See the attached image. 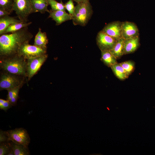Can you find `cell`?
Segmentation results:
<instances>
[{
  "mask_svg": "<svg viewBox=\"0 0 155 155\" xmlns=\"http://www.w3.org/2000/svg\"><path fill=\"white\" fill-rule=\"evenodd\" d=\"M140 45L139 36L124 39V55L134 52L138 48Z\"/></svg>",
  "mask_w": 155,
  "mask_h": 155,
  "instance_id": "cell-13",
  "label": "cell"
},
{
  "mask_svg": "<svg viewBox=\"0 0 155 155\" xmlns=\"http://www.w3.org/2000/svg\"><path fill=\"white\" fill-rule=\"evenodd\" d=\"M33 36L28 27L14 32L3 34L0 36V54L7 56L17 54L21 46L29 42Z\"/></svg>",
  "mask_w": 155,
  "mask_h": 155,
  "instance_id": "cell-1",
  "label": "cell"
},
{
  "mask_svg": "<svg viewBox=\"0 0 155 155\" xmlns=\"http://www.w3.org/2000/svg\"><path fill=\"white\" fill-rule=\"evenodd\" d=\"M9 138L7 135L2 130L0 131V143L9 141Z\"/></svg>",
  "mask_w": 155,
  "mask_h": 155,
  "instance_id": "cell-29",
  "label": "cell"
},
{
  "mask_svg": "<svg viewBox=\"0 0 155 155\" xmlns=\"http://www.w3.org/2000/svg\"><path fill=\"white\" fill-rule=\"evenodd\" d=\"M101 60L105 65L110 67L118 63L117 59L110 51H101Z\"/></svg>",
  "mask_w": 155,
  "mask_h": 155,
  "instance_id": "cell-17",
  "label": "cell"
},
{
  "mask_svg": "<svg viewBox=\"0 0 155 155\" xmlns=\"http://www.w3.org/2000/svg\"><path fill=\"white\" fill-rule=\"evenodd\" d=\"M11 148V141L0 143V155H7Z\"/></svg>",
  "mask_w": 155,
  "mask_h": 155,
  "instance_id": "cell-26",
  "label": "cell"
},
{
  "mask_svg": "<svg viewBox=\"0 0 155 155\" xmlns=\"http://www.w3.org/2000/svg\"><path fill=\"white\" fill-rule=\"evenodd\" d=\"M23 22L19 19L7 16L0 18V35L3 34L10 25L15 23Z\"/></svg>",
  "mask_w": 155,
  "mask_h": 155,
  "instance_id": "cell-14",
  "label": "cell"
},
{
  "mask_svg": "<svg viewBox=\"0 0 155 155\" xmlns=\"http://www.w3.org/2000/svg\"><path fill=\"white\" fill-rule=\"evenodd\" d=\"M124 39L122 38L117 40L113 47L110 51L117 59L124 55Z\"/></svg>",
  "mask_w": 155,
  "mask_h": 155,
  "instance_id": "cell-18",
  "label": "cell"
},
{
  "mask_svg": "<svg viewBox=\"0 0 155 155\" xmlns=\"http://www.w3.org/2000/svg\"><path fill=\"white\" fill-rule=\"evenodd\" d=\"M73 0H69L65 4V9L72 16L75 11V6Z\"/></svg>",
  "mask_w": 155,
  "mask_h": 155,
  "instance_id": "cell-27",
  "label": "cell"
},
{
  "mask_svg": "<svg viewBox=\"0 0 155 155\" xmlns=\"http://www.w3.org/2000/svg\"><path fill=\"white\" fill-rule=\"evenodd\" d=\"M13 0H0V8L11 13L13 11Z\"/></svg>",
  "mask_w": 155,
  "mask_h": 155,
  "instance_id": "cell-25",
  "label": "cell"
},
{
  "mask_svg": "<svg viewBox=\"0 0 155 155\" xmlns=\"http://www.w3.org/2000/svg\"><path fill=\"white\" fill-rule=\"evenodd\" d=\"M139 35V30L135 24L128 21L122 22V38L126 39Z\"/></svg>",
  "mask_w": 155,
  "mask_h": 155,
  "instance_id": "cell-11",
  "label": "cell"
},
{
  "mask_svg": "<svg viewBox=\"0 0 155 155\" xmlns=\"http://www.w3.org/2000/svg\"><path fill=\"white\" fill-rule=\"evenodd\" d=\"M25 42L19 48L17 54L25 59L34 58L46 54V49Z\"/></svg>",
  "mask_w": 155,
  "mask_h": 155,
  "instance_id": "cell-6",
  "label": "cell"
},
{
  "mask_svg": "<svg viewBox=\"0 0 155 155\" xmlns=\"http://www.w3.org/2000/svg\"><path fill=\"white\" fill-rule=\"evenodd\" d=\"M96 40L97 44L101 51H111L117 41L102 30L98 33Z\"/></svg>",
  "mask_w": 155,
  "mask_h": 155,
  "instance_id": "cell-7",
  "label": "cell"
},
{
  "mask_svg": "<svg viewBox=\"0 0 155 155\" xmlns=\"http://www.w3.org/2000/svg\"><path fill=\"white\" fill-rule=\"evenodd\" d=\"M13 11L18 19L23 22H27L29 16L35 13L31 0H13Z\"/></svg>",
  "mask_w": 155,
  "mask_h": 155,
  "instance_id": "cell-4",
  "label": "cell"
},
{
  "mask_svg": "<svg viewBox=\"0 0 155 155\" xmlns=\"http://www.w3.org/2000/svg\"><path fill=\"white\" fill-rule=\"evenodd\" d=\"M25 59L18 54L13 57L1 62L0 66L4 70L15 75H24L26 71V63Z\"/></svg>",
  "mask_w": 155,
  "mask_h": 155,
  "instance_id": "cell-3",
  "label": "cell"
},
{
  "mask_svg": "<svg viewBox=\"0 0 155 155\" xmlns=\"http://www.w3.org/2000/svg\"><path fill=\"white\" fill-rule=\"evenodd\" d=\"M111 68L115 76L120 80H125L129 77L120 63H117Z\"/></svg>",
  "mask_w": 155,
  "mask_h": 155,
  "instance_id": "cell-19",
  "label": "cell"
},
{
  "mask_svg": "<svg viewBox=\"0 0 155 155\" xmlns=\"http://www.w3.org/2000/svg\"><path fill=\"white\" fill-rule=\"evenodd\" d=\"M49 17L51 18L56 22V25H59L67 21L72 20V16L65 11L50 10Z\"/></svg>",
  "mask_w": 155,
  "mask_h": 155,
  "instance_id": "cell-12",
  "label": "cell"
},
{
  "mask_svg": "<svg viewBox=\"0 0 155 155\" xmlns=\"http://www.w3.org/2000/svg\"><path fill=\"white\" fill-rule=\"evenodd\" d=\"M47 57V55L46 54L27 59L26 70L29 78H31L37 72L46 61Z\"/></svg>",
  "mask_w": 155,
  "mask_h": 155,
  "instance_id": "cell-8",
  "label": "cell"
},
{
  "mask_svg": "<svg viewBox=\"0 0 155 155\" xmlns=\"http://www.w3.org/2000/svg\"><path fill=\"white\" fill-rule=\"evenodd\" d=\"M32 5L35 12H39L44 13L46 12H49L48 9L49 5L48 0H31Z\"/></svg>",
  "mask_w": 155,
  "mask_h": 155,
  "instance_id": "cell-16",
  "label": "cell"
},
{
  "mask_svg": "<svg viewBox=\"0 0 155 155\" xmlns=\"http://www.w3.org/2000/svg\"><path fill=\"white\" fill-rule=\"evenodd\" d=\"M9 140L19 144L28 146L30 138L27 131L22 128L5 131Z\"/></svg>",
  "mask_w": 155,
  "mask_h": 155,
  "instance_id": "cell-5",
  "label": "cell"
},
{
  "mask_svg": "<svg viewBox=\"0 0 155 155\" xmlns=\"http://www.w3.org/2000/svg\"><path fill=\"white\" fill-rule=\"evenodd\" d=\"M31 23V22L14 23L9 26L5 29L3 34L15 32L24 28L28 27Z\"/></svg>",
  "mask_w": 155,
  "mask_h": 155,
  "instance_id": "cell-21",
  "label": "cell"
},
{
  "mask_svg": "<svg viewBox=\"0 0 155 155\" xmlns=\"http://www.w3.org/2000/svg\"><path fill=\"white\" fill-rule=\"evenodd\" d=\"M11 148L14 155H28L30 152L28 146L15 143L11 141Z\"/></svg>",
  "mask_w": 155,
  "mask_h": 155,
  "instance_id": "cell-20",
  "label": "cell"
},
{
  "mask_svg": "<svg viewBox=\"0 0 155 155\" xmlns=\"http://www.w3.org/2000/svg\"><path fill=\"white\" fill-rule=\"evenodd\" d=\"M122 22H112L106 24L102 30L116 40L121 38Z\"/></svg>",
  "mask_w": 155,
  "mask_h": 155,
  "instance_id": "cell-10",
  "label": "cell"
},
{
  "mask_svg": "<svg viewBox=\"0 0 155 155\" xmlns=\"http://www.w3.org/2000/svg\"><path fill=\"white\" fill-rule=\"evenodd\" d=\"M20 86L10 89L8 91L7 100L12 106L16 104L18 97V93Z\"/></svg>",
  "mask_w": 155,
  "mask_h": 155,
  "instance_id": "cell-22",
  "label": "cell"
},
{
  "mask_svg": "<svg viewBox=\"0 0 155 155\" xmlns=\"http://www.w3.org/2000/svg\"><path fill=\"white\" fill-rule=\"evenodd\" d=\"M92 7L89 0L79 3L75 6L72 20L74 25H86L93 14Z\"/></svg>",
  "mask_w": 155,
  "mask_h": 155,
  "instance_id": "cell-2",
  "label": "cell"
},
{
  "mask_svg": "<svg viewBox=\"0 0 155 155\" xmlns=\"http://www.w3.org/2000/svg\"><path fill=\"white\" fill-rule=\"evenodd\" d=\"M48 40L46 33L42 32L40 28L36 35L34 40V45L39 47L46 49V45Z\"/></svg>",
  "mask_w": 155,
  "mask_h": 155,
  "instance_id": "cell-15",
  "label": "cell"
},
{
  "mask_svg": "<svg viewBox=\"0 0 155 155\" xmlns=\"http://www.w3.org/2000/svg\"><path fill=\"white\" fill-rule=\"evenodd\" d=\"M15 75L10 73H5L1 76L0 88L1 90H8L20 86L21 82Z\"/></svg>",
  "mask_w": 155,
  "mask_h": 155,
  "instance_id": "cell-9",
  "label": "cell"
},
{
  "mask_svg": "<svg viewBox=\"0 0 155 155\" xmlns=\"http://www.w3.org/2000/svg\"><path fill=\"white\" fill-rule=\"evenodd\" d=\"M49 5L51 8V10L55 11L57 10L65 11V4L63 2L62 0L58 2L55 0H48Z\"/></svg>",
  "mask_w": 155,
  "mask_h": 155,
  "instance_id": "cell-23",
  "label": "cell"
},
{
  "mask_svg": "<svg viewBox=\"0 0 155 155\" xmlns=\"http://www.w3.org/2000/svg\"><path fill=\"white\" fill-rule=\"evenodd\" d=\"M120 64L129 76L133 71L135 69V63L131 60L123 62Z\"/></svg>",
  "mask_w": 155,
  "mask_h": 155,
  "instance_id": "cell-24",
  "label": "cell"
},
{
  "mask_svg": "<svg viewBox=\"0 0 155 155\" xmlns=\"http://www.w3.org/2000/svg\"><path fill=\"white\" fill-rule=\"evenodd\" d=\"M73 1H74L76 2L77 3H80L83 2L87 0H73Z\"/></svg>",
  "mask_w": 155,
  "mask_h": 155,
  "instance_id": "cell-31",
  "label": "cell"
},
{
  "mask_svg": "<svg viewBox=\"0 0 155 155\" xmlns=\"http://www.w3.org/2000/svg\"><path fill=\"white\" fill-rule=\"evenodd\" d=\"M12 105L7 100H6L2 99H0V108L6 112Z\"/></svg>",
  "mask_w": 155,
  "mask_h": 155,
  "instance_id": "cell-28",
  "label": "cell"
},
{
  "mask_svg": "<svg viewBox=\"0 0 155 155\" xmlns=\"http://www.w3.org/2000/svg\"><path fill=\"white\" fill-rule=\"evenodd\" d=\"M7 155H14V152L12 148Z\"/></svg>",
  "mask_w": 155,
  "mask_h": 155,
  "instance_id": "cell-32",
  "label": "cell"
},
{
  "mask_svg": "<svg viewBox=\"0 0 155 155\" xmlns=\"http://www.w3.org/2000/svg\"><path fill=\"white\" fill-rule=\"evenodd\" d=\"M10 12L0 8V18L5 16H9L11 14Z\"/></svg>",
  "mask_w": 155,
  "mask_h": 155,
  "instance_id": "cell-30",
  "label": "cell"
}]
</instances>
